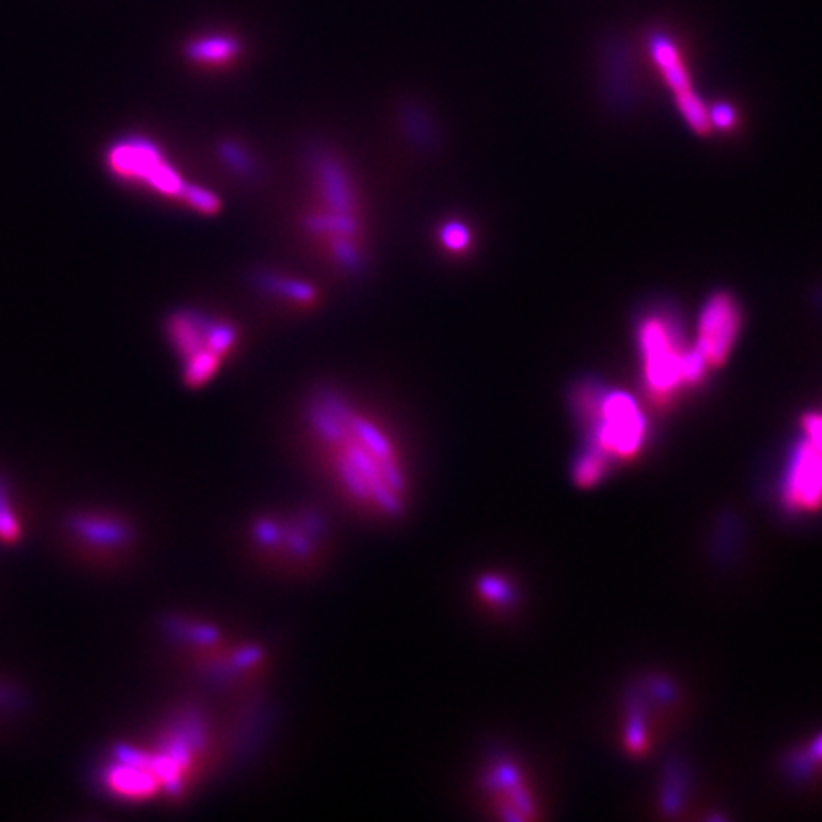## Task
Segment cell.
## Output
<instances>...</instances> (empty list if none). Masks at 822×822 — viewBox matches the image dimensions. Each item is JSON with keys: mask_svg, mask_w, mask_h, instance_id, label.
I'll list each match as a JSON object with an SVG mask.
<instances>
[{"mask_svg": "<svg viewBox=\"0 0 822 822\" xmlns=\"http://www.w3.org/2000/svg\"><path fill=\"white\" fill-rule=\"evenodd\" d=\"M305 438L337 493L354 509L396 520L411 501L404 450L383 419L347 392L320 387L303 410Z\"/></svg>", "mask_w": 822, "mask_h": 822, "instance_id": "6da1fadb", "label": "cell"}, {"mask_svg": "<svg viewBox=\"0 0 822 822\" xmlns=\"http://www.w3.org/2000/svg\"><path fill=\"white\" fill-rule=\"evenodd\" d=\"M305 236L343 273L366 265V214L351 170L332 155L320 153L309 168V202L301 216Z\"/></svg>", "mask_w": 822, "mask_h": 822, "instance_id": "7a4b0ae2", "label": "cell"}, {"mask_svg": "<svg viewBox=\"0 0 822 822\" xmlns=\"http://www.w3.org/2000/svg\"><path fill=\"white\" fill-rule=\"evenodd\" d=\"M217 737L202 710L185 708L164 725L147 748L120 746L115 762L128 765L141 781L145 800L185 796L214 764Z\"/></svg>", "mask_w": 822, "mask_h": 822, "instance_id": "3957f363", "label": "cell"}, {"mask_svg": "<svg viewBox=\"0 0 822 822\" xmlns=\"http://www.w3.org/2000/svg\"><path fill=\"white\" fill-rule=\"evenodd\" d=\"M164 333L179 358L181 379L189 389L212 383L240 343V332L231 320L198 309L170 314Z\"/></svg>", "mask_w": 822, "mask_h": 822, "instance_id": "277c9868", "label": "cell"}, {"mask_svg": "<svg viewBox=\"0 0 822 822\" xmlns=\"http://www.w3.org/2000/svg\"><path fill=\"white\" fill-rule=\"evenodd\" d=\"M174 636L191 655L198 670L219 685H246L254 682L265 665V651L252 642H240L221 628L181 617L172 623Z\"/></svg>", "mask_w": 822, "mask_h": 822, "instance_id": "5b68a950", "label": "cell"}, {"mask_svg": "<svg viewBox=\"0 0 822 822\" xmlns=\"http://www.w3.org/2000/svg\"><path fill=\"white\" fill-rule=\"evenodd\" d=\"M326 524L314 510L259 514L250 522L248 539L267 562L290 571H305L320 562L326 548Z\"/></svg>", "mask_w": 822, "mask_h": 822, "instance_id": "8992f818", "label": "cell"}, {"mask_svg": "<svg viewBox=\"0 0 822 822\" xmlns=\"http://www.w3.org/2000/svg\"><path fill=\"white\" fill-rule=\"evenodd\" d=\"M107 166L118 179L139 185L153 195L181 202L185 208L195 193L196 183L185 176L149 137L126 136L107 151Z\"/></svg>", "mask_w": 822, "mask_h": 822, "instance_id": "52a82bcc", "label": "cell"}, {"mask_svg": "<svg viewBox=\"0 0 822 822\" xmlns=\"http://www.w3.org/2000/svg\"><path fill=\"white\" fill-rule=\"evenodd\" d=\"M640 347L644 354L647 383L651 391L659 396H665L685 383V353L678 349L674 333L665 320L655 316L642 324Z\"/></svg>", "mask_w": 822, "mask_h": 822, "instance_id": "ba28073f", "label": "cell"}, {"mask_svg": "<svg viewBox=\"0 0 822 822\" xmlns=\"http://www.w3.org/2000/svg\"><path fill=\"white\" fill-rule=\"evenodd\" d=\"M598 413V450L615 457L636 455L646 432L638 404L623 392L607 394Z\"/></svg>", "mask_w": 822, "mask_h": 822, "instance_id": "9c48e42d", "label": "cell"}, {"mask_svg": "<svg viewBox=\"0 0 822 822\" xmlns=\"http://www.w3.org/2000/svg\"><path fill=\"white\" fill-rule=\"evenodd\" d=\"M482 792L499 819L528 821L535 817V802L522 773L509 760H495L482 773Z\"/></svg>", "mask_w": 822, "mask_h": 822, "instance_id": "30bf717a", "label": "cell"}, {"mask_svg": "<svg viewBox=\"0 0 822 822\" xmlns=\"http://www.w3.org/2000/svg\"><path fill=\"white\" fill-rule=\"evenodd\" d=\"M739 326L741 314L729 295H714L706 303L705 311L701 314L699 339L695 349L705 356L708 366L724 364L739 333Z\"/></svg>", "mask_w": 822, "mask_h": 822, "instance_id": "8fae6325", "label": "cell"}, {"mask_svg": "<svg viewBox=\"0 0 822 822\" xmlns=\"http://www.w3.org/2000/svg\"><path fill=\"white\" fill-rule=\"evenodd\" d=\"M786 503L803 510L819 509L822 505V451L809 440L796 451L786 484Z\"/></svg>", "mask_w": 822, "mask_h": 822, "instance_id": "7c38bea8", "label": "cell"}, {"mask_svg": "<svg viewBox=\"0 0 822 822\" xmlns=\"http://www.w3.org/2000/svg\"><path fill=\"white\" fill-rule=\"evenodd\" d=\"M655 56H657L659 65L663 67V73H665L668 84L676 92L678 105H680L684 117L687 118L689 126L695 128L697 132H706L708 130V115H706L705 107L693 94L684 67L680 63L676 50L672 48V44H668L665 40H657Z\"/></svg>", "mask_w": 822, "mask_h": 822, "instance_id": "4fadbf2b", "label": "cell"}, {"mask_svg": "<svg viewBox=\"0 0 822 822\" xmlns=\"http://www.w3.org/2000/svg\"><path fill=\"white\" fill-rule=\"evenodd\" d=\"M242 54V44L233 35L214 33L202 35L187 42L185 58L200 67H214L221 69L231 65Z\"/></svg>", "mask_w": 822, "mask_h": 822, "instance_id": "5bb4252c", "label": "cell"}, {"mask_svg": "<svg viewBox=\"0 0 822 822\" xmlns=\"http://www.w3.org/2000/svg\"><path fill=\"white\" fill-rule=\"evenodd\" d=\"M259 286L263 292L273 295L278 301H284L286 305L301 307V309L314 307L320 299L318 290L313 288L309 282L282 273L259 274Z\"/></svg>", "mask_w": 822, "mask_h": 822, "instance_id": "9a60e30c", "label": "cell"}, {"mask_svg": "<svg viewBox=\"0 0 822 822\" xmlns=\"http://www.w3.org/2000/svg\"><path fill=\"white\" fill-rule=\"evenodd\" d=\"M73 529L88 543L101 547H124L132 539L130 528L117 518L79 516L73 520Z\"/></svg>", "mask_w": 822, "mask_h": 822, "instance_id": "2e32d148", "label": "cell"}, {"mask_svg": "<svg viewBox=\"0 0 822 822\" xmlns=\"http://www.w3.org/2000/svg\"><path fill=\"white\" fill-rule=\"evenodd\" d=\"M436 242L446 254L463 255L472 246V233L463 221L450 219L436 229Z\"/></svg>", "mask_w": 822, "mask_h": 822, "instance_id": "e0dca14e", "label": "cell"}, {"mask_svg": "<svg viewBox=\"0 0 822 822\" xmlns=\"http://www.w3.org/2000/svg\"><path fill=\"white\" fill-rule=\"evenodd\" d=\"M604 472H606V453L596 448V450L588 451L579 459L577 469H575V478L579 486L588 488V486H594L604 476Z\"/></svg>", "mask_w": 822, "mask_h": 822, "instance_id": "ac0fdd59", "label": "cell"}, {"mask_svg": "<svg viewBox=\"0 0 822 822\" xmlns=\"http://www.w3.org/2000/svg\"><path fill=\"white\" fill-rule=\"evenodd\" d=\"M476 592L490 606H509L510 598H512L509 583L501 577H495V575L482 577L476 585Z\"/></svg>", "mask_w": 822, "mask_h": 822, "instance_id": "d6986e66", "label": "cell"}, {"mask_svg": "<svg viewBox=\"0 0 822 822\" xmlns=\"http://www.w3.org/2000/svg\"><path fill=\"white\" fill-rule=\"evenodd\" d=\"M18 537H20L18 520H16L14 514H12L8 497H6V491H4V486L0 484V539L6 541V543H12V541H16Z\"/></svg>", "mask_w": 822, "mask_h": 822, "instance_id": "ffe728a7", "label": "cell"}, {"mask_svg": "<svg viewBox=\"0 0 822 822\" xmlns=\"http://www.w3.org/2000/svg\"><path fill=\"white\" fill-rule=\"evenodd\" d=\"M805 432H807V440L822 451V415H807L805 417Z\"/></svg>", "mask_w": 822, "mask_h": 822, "instance_id": "44dd1931", "label": "cell"}, {"mask_svg": "<svg viewBox=\"0 0 822 822\" xmlns=\"http://www.w3.org/2000/svg\"><path fill=\"white\" fill-rule=\"evenodd\" d=\"M733 120H735V113H733V109L727 107V105H718V107L712 111V122H714L716 126H720V128L731 126Z\"/></svg>", "mask_w": 822, "mask_h": 822, "instance_id": "7402d4cb", "label": "cell"}, {"mask_svg": "<svg viewBox=\"0 0 822 822\" xmlns=\"http://www.w3.org/2000/svg\"><path fill=\"white\" fill-rule=\"evenodd\" d=\"M815 752H817V756L822 760V739L819 743L815 744Z\"/></svg>", "mask_w": 822, "mask_h": 822, "instance_id": "603a6c76", "label": "cell"}]
</instances>
